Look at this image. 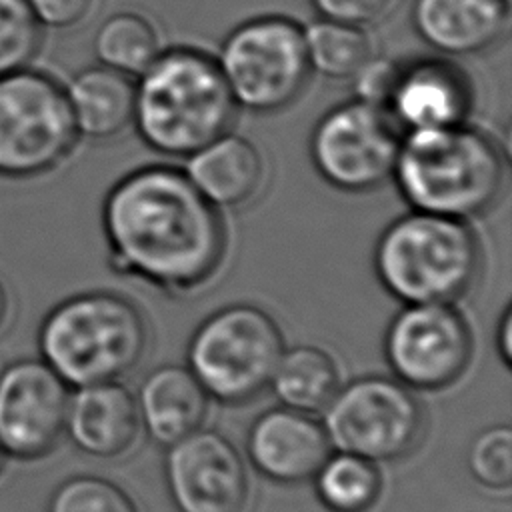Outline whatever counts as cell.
I'll return each instance as SVG.
<instances>
[{"label":"cell","mask_w":512,"mask_h":512,"mask_svg":"<svg viewBox=\"0 0 512 512\" xmlns=\"http://www.w3.org/2000/svg\"><path fill=\"white\" fill-rule=\"evenodd\" d=\"M312 480L320 504L330 512H368L382 492L376 462L340 450L324 460Z\"/></svg>","instance_id":"cell-23"},{"label":"cell","mask_w":512,"mask_h":512,"mask_svg":"<svg viewBox=\"0 0 512 512\" xmlns=\"http://www.w3.org/2000/svg\"><path fill=\"white\" fill-rule=\"evenodd\" d=\"M166 486L178 512H244L248 474L234 444L214 430H196L168 446Z\"/></svg>","instance_id":"cell-13"},{"label":"cell","mask_w":512,"mask_h":512,"mask_svg":"<svg viewBox=\"0 0 512 512\" xmlns=\"http://www.w3.org/2000/svg\"><path fill=\"white\" fill-rule=\"evenodd\" d=\"M214 58L234 104L252 114L290 108L312 76L304 26L280 14L238 24L226 34Z\"/></svg>","instance_id":"cell-8"},{"label":"cell","mask_w":512,"mask_h":512,"mask_svg":"<svg viewBox=\"0 0 512 512\" xmlns=\"http://www.w3.org/2000/svg\"><path fill=\"white\" fill-rule=\"evenodd\" d=\"M140 426L136 396L120 382L80 386L68 398L64 432L88 456H122L136 442Z\"/></svg>","instance_id":"cell-17"},{"label":"cell","mask_w":512,"mask_h":512,"mask_svg":"<svg viewBox=\"0 0 512 512\" xmlns=\"http://www.w3.org/2000/svg\"><path fill=\"white\" fill-rule=\"evenodd\" d=\"M186 176L218 210L248 206L264 188L266 164L246 136L226 132L186 158Z\"/></svg>","instance_id":"cell-18"},{"label":"cell","mask_w":512,"mask_h":512,"mask_svg":"<svg viewBox=\"0 0 512 512\" xmlns=\"http://www.w3.org/2000/svg\"><path fill=\"white\" fill-rule=\"evenodd\" d=\"M496 346L502 362L510 366L512 362V310L510 306L502 312L500 322L496 326Z\"/></svg>","instance_id":"cell-31"},{"label":"cell","mask_w":512,"mask_h":512,"mask_svg":"<svg viewBox=\"0 0 512 512\" xmlns=\"http://www.w3.org/2000/svg\"><path fill=\"white\" fill-rule=\"evenodd\" d=\"M136 404L150 438L172 446L204 426L210 396L188 368L164 364L146 376Z\"/></svg>","instance_id":"cell-19"},{"label":"cell","mask_w":512,"mask_h":512,"mask_svg":"<svg viewBox=\"0 0 512 512\" xmlns=\"http://www.w3.org/2000/svg\"><path fill=\"white\" fill-rule=\"evenodd\" d=\"M402 132L386 110L362 100L332 106L316 122L308 150L318 176L348 194H366L392 180Z\"/></svg>","instance_id":"cell-10"},{"label":"cell","mask_w":512,"mask_h":512,"mask_svg":"<svg viewBox=\"0 0 512 512\" xmlns=\"http://www.w3.org/2000/svg\"><path fill=\"white\" fill-rule=\"evenodd\" d=\"M46 512H140L132 496L102 476H72L50 496Z\"/></svg>","instance_id":"cell-25"},{"label":"cell","mask_w":512,"mask_h":512,"mask_svg":"<svg viewBox=\"0 0 512 512\" xmlns=\"http://www.w3.org/2000/svg\"><path fill=\"white\" fill-rule=\"evenodd\" d=\"M322 412L330 444L372 462L408 456L424 428V412L412 388L384 376H364L338 388Z\"/></svg>","instance_id":"cell-9"},{"label":"cell","mask_w":512,"mask_h":512,"mask_svg":"<svg viewBox=\"0 0 512 512\" xmlns=\"http://www.w3.org/2000/svg\"><path fill=\"white\" fill-rule=\"evenodd\" d=\"M384 356L408 388L444 390L470 364L468 320L454 304H404L384 334Z\"/></svg>","instance_id":"cell-11"},{"label":"cell","mask_w":512,"mask_h":512,"mask_svg":"<svg viewBox=\"0 0 512 512\" xmlns=\"http://www.w3.org/2000/svg\"><path fill=\"white\" fill-rule=\"evenodd\" d=\"M160 52L162 44L156 26L138 12H116L94 34L98 64L132 78H138Z\"/></svg>","instance_id":"cell-22"},{"label":"cell","mask_w":512,"mask_h":512,"mask_svg":"<svg viewBox=\"0 0 512 512\" xmlns=\"http://www.w3.org/2000/svg\"><path fill=\"white\" fill-rule=\"evenodd\" d=\"M68 384L44 360H18L0 372V446L6 456L38 460L64 434Z\"/></svg>","instance_id":"cell-12"},{"label":"cell","mask_w":512,"mask_h":512,"mask_svg":"<svg viewBox=\"0 0 512 512\" xmlns=\"http://www.w3.org/2000/svg\"><path fill=\"white\" fill-rule=\"evenodd\" d=\"M270 386L282 406L306 414L322 412L340 388L338 364L318 346H294L282 352Z\"/></svg>","instance_id":"cell-21"},{"label":"cell","mask_w":512,"mask_h":512,"mask_svg":"<svg viewBox=\"0 0 512 512\" xmlns=\"http://www.w3.org/2000/svg\"><path fill=\"white\" fill-rule=\"evenodd\" d=\"M284 352L276 320L254 304H230L204 318L188 342V370L222 404H246L272 380Z\"/></svg>","instance_id":"cell-6"},{"label":"cell","mask_w":512,"mask_h":512,"mask_svg":"<svg viewBox=\"0 0 512 512\" xmlns=\"http://www.w3.org/2000/svg\"><path fill=\"white\" fill-rule=\"evenodd\" d=\"M306 56L312 72L350 80L374 54L368 28L318 18L304 28Z\"/></svg>","instance_id":"cell-24"},{"label":"cell","mask_w":512,"mask_h":512,"mask_svg":"<svg viewBox=\"0 0 512 512\" xmlns=\"http://www.w3.org/2000/svg\"><path fill=\"white\" fill-rule=\"evenodd\" d=\"M64 90L80 138L112 140L134 122L136 80L132 76L92 64L78 70Z\"/></svg>","instance_id":"cell-20"},{"label":"cell","mask_w":512,"mask_h":512,"mask_svg":"<svg viewBox=\"0 0 512 512\" xmlns=\"http://www.w3.org/2000/svg\"><path fill=\"white\" fill-rule=\"evenodd\" d=\"M42 28L70 30L82 24L96 0H24Z\"/></svg>","instance_id":"cell-30"},{"label":"cell","mask_w":512,"mask_h":512,"mask_svg":"<svg viewBox=\"0 0 512 512\" xmlns=\"http://www.w3.org/2000/svg\"><path fill=\"white\" fill-rule=\"evenodd\" d=\"M80 136L64 84L26 66L0 76V178L32 180L60 168Z\"/></svg>","instance_id":"cell-7"},{"label":"cell","mask_w":512,"mask_h":512,"mask_svg":"<svg viewBox=\"0 0 512 512\" xmlns=\"http://www.w3.org/2000/svg\"><path fill=\"white\" fill-rule=\"evenodd\" d=\"M236 114L216 58L200 48L162 50L136 80L132 126L162 156H192L230 132Z\"/></svg>","instance_id":"cell-3"},{"label":"cell","mask_w":512,"mask_h":512,"mask_svg":"<svg viewBox=\"0 0 512 512\" xmlns=\"http://www.w3.org/2000/svg\"><path fill=\"white\" fill-rule=\"evenodd\" d=\"M252 466L280 484L312 480L332 454L328 434L316 418L286 406L262 412L246 436Z\"/></svg>","instance_id":"cell-15"},{"label":"cell","mask_w":512,"mask_h":512,"mask_svg":"<svg viewBox=\"0 0 512 512\" xmlns=\"http://www.w3.org/2000/svg\"><path fill=\"white\" fill-rule=\"evenodd\" d=\"M42 360L68 384L118 382L148 348V322L130 298L90 290L58 302L38 330Z\"/></svg>","instance_id":"cell-4"},{"label":"cell","mask_w":512,"mask_h":512,"mask_svg":"<svg viewBox=\"0 0 512 512\" xmlns=\"http://www.w3.org/2000/svg\"><path fill=\"white\" fill-rule=\"evenodd\" d=\"M470 476L488 490H508L512 486V430L492 426L480 432L468 450Z\"/></svg>","instance_id":"cell-27"},{"label":"cell","mask_w":512,"mask_h":512,"mask_svg":"<svg viewBox=\"0 0 512 512\" xmlns=\"http://www.w3.org/2000/svg\"><path fill=\"white\" fill-rule=\"evenodd\" d=\"M4 458H6V454H4V450H2V446H0V470H2V464H4Z\"/></svg>","instance_id":"cell-33"},{"label":"cell","mask_w":512,"mask_h":512,"mask_svg":"<svg viewBox=\"0 0 512 512\" xmlns=\"http://www.w3.org/2000/svg\"><path fill=\"white\" fill-rule=\"evenodd\" d=\"M8 308H10L8 292H6V286H4V284H2V280H0V328H2V326H4V322H6Z\"/></svg>","instance_id":"cell-32"},{"label":"cell","mask_w":512,"mask_h":512,"mask_svg":"<svg viewBox=\"0 0 512 512\" xmlns=\"http://www.w3.org/2000/svg\"><path fill=\"white\" fill-rule=\"evenodd\" d=\"M482 270V246L470 222L410 210L392 220L374 246V272L402 304H454Z\"/></svg>","instance_id":"cell-5"},{"label":"cell","mask_w":512,"mask_h":512,"mask_svg":"<svg viewBox=\"0 0 512 512\" xmlns=\"http://www.w3.org/2000/svg\"><path fill=\"white\" fill-rule=\"evenodd\" d=\"M44 28L24 0H0V76L32 66Z\"/></svg>","instance_id":"cell-26"},{"label":"cell","mask_w":512,"mask_h":512,"mask_svg":"<svg viewBox=\"0 0 512 512\" xmlns=\"http://www.w3.org/2000/svg\"><path fill=\"white\" fill-rule=\"evenodd\" d=\"M310 4L320 18L370 28L390 14L396 0H310Z\"/></svg>","instance_id":"cell-29"},{"label":"cell","mask_w":512,"mask_h":512,"mask_svg":"<svg viewBox=\"0 0 512 512\" xmlns=\"http://www.w3.org/2000/svg\"><path fill=\"white\" fill-rule=\"evenodd\" d=\"M398 60L390 58H378L372 56L350 80L354 86V98L362 100L366 104L378 106L386 110L396 72H398Z\"/></svg>","instance_id":"cell-28"},{"label":"cell","mask_w":512,"mask_h":512,"mask_svg":"<svg viewBox=\"0 0 512 512\" xmlns=\"http://www.w3.org/2000/svg\"><path fill=\"white\" fill-rule=\"evenodd\" d=\"M410 24L438 56L456 60L490 52L510 24L508 0H412Z\"/></svg>","instance_id":"cell-16"},{"label":"cell","mask_w":512,"mask_h":512,"mask_svg":"<svg viewBox=\"0 0 512 512\" xmlns=\"http://www.w3.org/2000/svg\"><path fill=\"white\" fill-rule=\"evenodd\" d=\"M110 268L168 294H190L222 268L228 228L176 166L148 164L124 174L100 212Z\"/></svg>","instance_id":"cell-1"},{"label":"cell","mask_w":512,"mask_h":512,"mask_svg":"<svg viewBox=\"0 0 512 512\" xmlns=\"http://www.w3.org/2000/svg\"><path fill=\"white\" fill-rule=\"evenodd\" d=\"M392 180L412 210L472 222L502 200L508 160L498 140L462 122L402 134Z\"/></svg>","instance_id":"cell-2"},{"label":"cell","mask_w":512,"mask_h":512,"mask_svg":"<svg viewBox=\"0 0 512 512\" xmlns=\"http://www.w3.org/2000/svg\"><path fill=\"white\" fill-rule=\"evenodd\" d=\"M472 84L450 58L422 56L398 64L386 112L402 134L466 122Z\"/></svg>","instance_id":"cell-14"}]
</instances>
